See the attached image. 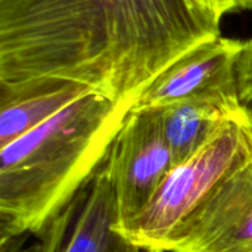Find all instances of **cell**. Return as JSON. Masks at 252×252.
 Listing matches in <instances>:
<instances>
[{
	"label": "cell",
	"mask_w": 252,
	"mask_h": 252,
	"mask_svg": "<svg viewBox=\"0 0 252 252\" xmlns=\"http://www.w3.org/2000/svg\"><path fill=\"white\" fill-rule=\"evenodd\" d=\"M131 106L92 90L0 148V238L37 236L102 165Z\"/></svg>",
	"instance_id": "obj_2"
},
{
	"label": "cell",
	"mask_w": 252,
	"mask_h": 252,
	"mask_svg": "<svg viewBox=\"0 0 252 252\" xmlns=\"http://www.w3.org/2000/svg\"><path fill=\"white\" fill-rule=\"evenodd\" d=\"M242 106H244V109H245V112H247V115H248V118H250L252 124V97H248L247 100H244Z\"/></svg>",
	"instance_id": "obj_11"
},
{
	"label": "cell",
	"mask_w": 252,
	"mask_h": 252,
	"mask_svg": "<svg viewBox=\"0 0 252 252\" xmlns=\"http://www.w3.org/2000/svg\"><path fill=\"white\" fill-rule=\"evenodd\" d=\"M171 252H252V155L193 217Z\"/></svg>",
	"instance_id": "obj_7"
},
{
	"label": "cell",
	"mask_w": 252,
	"mask_h": 252,
	"mask_svg": "<svg viewBox=\"0 0 252 252\" xmlns=\"http://www.w3.org/2000/svg\"><path fill=\"white\" fill-rule=\"evenodd\" d=\"M105 164L114 186L115 229L134 220L174 167L155 108H133L115 134Z\"/></svg>",
	"instance_id": "obj_4"
},
{
	"label": "cell",
	"mask_w": 252,
	"mask_h": 252,
	"mask_svg": "<svg viewBox=\"0 0 252 252\" xmlns=\"http://www.w3.org/2000/svg\"><path fill=\"white\" fill-rule=\"evenodd\" d=\"M252 155V124L242 109L188 161L173 167L143 211L117 230L149 252H171L193 217Z\"/></svg>",
	"instance_id": "obj_3"
},
{
	"label": "cell",
	"mask_w": 252,
	"mask_h": 252,
	"mask_svg": "<svg viewBox=\"0 0 252 252\" xmlns=\"http://www.w3.org/2000/svg\"><path fill=\"white\" fill-rule=\"evenodd\" d=\"M155 109L170 146L173 162L177 165L207 146L224 124L239 114L244 106L242 103L186 100Z\"/></svg>",
	"instance_id": "obj_9"
},
{
	"label": "cell",
	"mask_w": 252,
	"mask_h": 252,
	"mask_svg": "<svg viewBox=\"0 0 252 252\" xmlns=\"http://www.w3.org/2000/svg\"><path fill=\"white\" fill-rule=\"evenodd\" d=\"M236 86L241 102L252 97V38L242 41L236 58Z\"/></svg>",
	"instance_id": "obj_10"
},
{
	"label": "cell",
	"mask_w": 252,
	"mask_h": 252,
	"mask_svg": "<svg viewBox=\"0 0 252 252\" xmlns=\"http://www.w3.org/2000/svg\"><path fill=\"white\" fill-rule=\"evenodd\" d=\"M217 35L220 19L190 0H0V84L59 78L133 105Z\"/></svg>",
	"instance_id": "obj_1"
},
{
	"label": "cell",
	"mask_w": 252,
	"mask_h": 252,
	"mask_svg": "<svg viewBox=\"0 0 252 252\" xmlns=\"http://www.w3.org/2000/svg\"><path fill=\"white\" fill-rule=\"evenodd\" d=\"M241 40L217 35L165 68L134 100L133 108H159L186 100L241 105L236 86V58Z\"/></svg>",
	"instance_id": "obj_6"
},
{
	"label": "cell",
	"mask_w": 252,
	"mask_h": 252,
	"mask_svg": "<svg viewBox=\"0 0 252 252\" xmlns=\"http://www.w3.org/2000/svg\"><path fill=\"white\" fill-rule=\"evenodd\" d=\"M114 186L105 161L38 232L35 252H149L117 229Z\"/></svg>",
	"instance_id": "obj_5"
},
{
	"label": "cell",
	"mask_w": 252,
	"mask_h": 252,
	"mask_svg": "<svg viewBox=\"0 0 252 252\" xmlns=\"http://www.w3.org/2000/svg\"><path fill=\"white\" fill-rule=\"evenodd\" d=\"M92 90L84 84L59 78L0 84V148L41 126Z\"/></svg>",
	"instance_id": "obj_8"
}]
</instances>
